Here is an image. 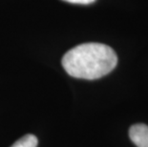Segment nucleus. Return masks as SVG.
<instances>
[{"instance_id": "nucleus-3", "label": "nucleus", "mask_w": 148, "mask_h": 147, "mask_svg": "<svg viewBox=\"0 0 148 147\" xmlns=\"http://www.w3.org/2000/svg\"><path fill=\"white\" fill-rule=\"evenodd\" d=\"M37 143H38V140H37L36 137L28 134V135L22 137L21 139H18L11 147H36Z\"/></svg>"}, {"instance_id": "nucleus-1", "label": "nucleus", "mask_w": 148, "mask_h": 147, "mask_svg": "<svg viewBox=\"0 0 148 147\" xmlns=\"http://www.w3.org/2000/svg\"><path fill=\"white\" fill-rule=\"evenodd\" d=\"M118 64L111 47L101 43H84L74 47L62 57V66L75 79L93 80L106 76Z\"/></svg>"}, {"instance_id": "nucleus-4", "label": "nucleus", "mask_w": 148, "mask_h": 147, "mask_svg": "<svg viewBox=\"0 0 148 147\" xmlns=\"http://www.w3.org/2000/svg\"><path fill=\"white\" fill-rule=\"evenodd\" d=\"M63 1L73 3V4H82V5H88L91 3L95 2L96 0H63Z\"/></svg>"}, {"instance_id": "nucleus-2", "label": "nucleus", "mask_w": 148, "mask_h": 147, "mask_svg": "<svg viewBox=\"0 0 148 147\" xmlns=\"http://www.w3.org/2000/svg\"><path fill=\"white\" fill-rule=\"evenodd\" d=\"M129 137L138 147H148V126L143 123H137L131 126Z\"/></svg>"}]
</instances>
